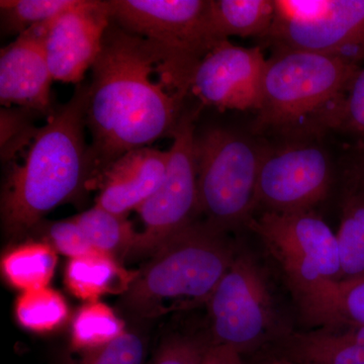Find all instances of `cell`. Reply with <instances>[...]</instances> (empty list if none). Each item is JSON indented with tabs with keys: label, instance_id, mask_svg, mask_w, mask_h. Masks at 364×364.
I'll list each match as a JSON object with an SVG mask.
<instances>
[{
	"label": "cell",
	"instance_id": "1",
	"mask_svg": "<svg viewBox=\"0 0 364 364\" xmlns=\"http://www.w3.org/2000/svg\"><path fill=\"white\" fill-rule=\"evenodd\" d=\"M91 72L85 121L97 181L126 153L172 138L195 69L112 21Z\"/></svg>",
	"mask_w": 364,
	"mask_h": 364
},
{
	"label": "cell",
	"instance_id": "2",
	"mask_svg": "<svg viewBox=\"0 0 364 364\" xmlns=\"http://www.w3.org/2000/svg\"><path fill=\"white\" fill-rule=\"evenodd\" d=\"M87 85H76L66 104L1 147L4 181L1 223L9 237L35 230L52 210L77 198L97 181L86 142Z\"/></svg>",
	"mask_w": 364,
	"mask_h": 364
},
{
	"label": "cell",
	"instance_id": "3",
	"mask_svg": "<svg viewBox=\"0 0 364 364\" xmlns=\"http://www.w3.org/2000/svg\"><path fill=\"white\" fill-rule=\"evenodd\" d=\"M226 233L205 221L182 228L136 272L122 306L148 320L207 305L236 256Z\"/></svg>",
	"mask_w": 364,
	"mask_h": 364
},
{
	"label": "cell",
	"instance_id": "4",
	"mask_svg": "<svg viewBox=\"0 0 364 364\" xmlns=\"http://www.w3.org/2000/svg\"><path fill=\"white\" fill-rule=\"evenodd\" d=\"M360 63L331 55L277 49L267 60L256 129L318 132L338 128Z\"/></svg>",
	"mask_w": 364,
	"mask_h": 364
},
{
	"label": "cell",
	"instance_id": "5",
	"mask_svg": "<svg viewBox=\"0 0 364 364\" xmlns=\"http://www.w3.org/2000/svg\"><path fill=\"white\" fill-rule=\"evenodd\" d=\"M277 261L311 325L334 324L335 294L342 282L337 236L313 210L263 212L246 225Z\"/></svg>",
	"mask_w": 364,
	"mask_h": 364
},
{
	"label": "cell",
	"instance_id": "6",
	"mask_svg": "<svg viewBox=\"0 0 364 364\" xmlns=\"http://www.w3.org/2000/svg\"><path fill=\"white\" fill-rule=\"evenodd\" d=\"M198 215L228 232L247 225L256 208L263 150L247 136L224 126L196 127Z\"/></svg>",
	"mask_w": 364,
	"mask_h": 364
},
{
	"label": "cell",
	"instance_id": "7",
	"mask_svg": "<svg viewBox=\"0 0 364 364\" xmlns=\"http://www.w3.org/2000/svg\"><path fill=\"white\" fill-rule=\"evenodd\" d=\"M210 340L242 356L272 346L287 332L280 328L265 273L247 252H238L208 299Z\"/></svg>",
	"mask_w": 364,
	"mask_h": 364
},
{
	"label": "cell",
	"instance_id": "8",
	"mask_svg": "<svg viewBox=\"0 0 364 364\" xmlns=\"http://www.w3.org/2000/svg\"><path fill=\"white\" fill-rule=\"evenodd\" d=\"M109 6L112 21L123 30L159 46L195 70L223 41L213 26L210 0H109Z\"/></svg>",
	"mask_w": 364,
	"mask_h": 364
},
{
	"label": "cell",
	"instance_id": "9",
	"mask_svg": "<svg viewBox=\"0 0 364 364\" xmlns=\"http://www.w3.org/2000/svg\"><path fill=\"white\" fill-rule=\"evenodd\" d=\"M198 109L184 111L169 148V161L161 186L136 210L143 230L138 232L130 258H149L158 248L198 215V179L193 140Z\"/></svg>",
	"mask_w": 364,
	"mask_h": 364
},
{
	"label": "cell",
	"instance_id": "10",
	"mask_svg": "<svg viewBox=\"0 0 364 364\" xmlns=\"http://www.w3.org/2000/svg\"><path fill=\"white\" fill-rule=\"evenodd\" d=\"M331 181V162L326 151L317 145L299 143L263 150L256 208L273 213L313 210L325 200Z\"/></svg>",
	"mask_w": 364,
	"mask_h": 364
},
{
	"label": "cell",
	"instance_id": "11",
	"mask_svg": "<svg viewBox=\"0 0 364 364\" xmlns=\"http://www.w3.org/2000/svg\"><path fill=\"white\" fill-rule=\"evenodd\" d=\"M267 62L259 47L222 41L196 67L191 93L220 111H258Z\"/></svg>",
	"mask_w": 364,
	"mask_h": 364
},
{
	"label": "cell",
	"instance_id": "12",
	"mask_svg": "<svg viewBox=\"0 0 364 364\" xmlns=\"http://www.w3.org/2000/svg\"><path fill=\"white\" fill-rule=\"evenodd\" d=\"M111 21L109 0H78L53 20L46 53L54 81L80 85L102 52Z\"/></svg>",
	"mask_w": 364,
	"mask_h": 364
},
{
	"label": "cell",
	"instance_id": "13",
	"mask_svg": "<svg viewBox=\"0 0 364 364\" xmlns=\"http://www.w3.org/2000/svg\"><path fill=\"white\" fill-rule=\"evenodd\" d=\"M277 49L301 50L364 61V0H329L311 20L273 21L267 36Z\"/></svg>",
	"mask_w": 364,
	"mask_h": 364
},
{
	"label": "cell",
	"instance_id": "14",
	"mask_svg": "<svg viewBox=\"0 0 364 364\" xmlns=\"http://www.w3.org/2000/svg\"><path fill=\"white\" fill-rule=\"evenodd\" d=\"M52 21L28 28L0 51L2 107H21L46 117L54 112L51 105L54 79L46 53Z\"/></svg>",
	"mask_w": 364,
	"mask_h": 364
},
{
	"label": "cell",
	"instance_id": "15",
	"mask_svg": "<svg viewBox=\"0 0 364 364\" xmlns=\"http://www.w3.org/2000/svg\"><path fill=\"white\" fill-rule=\"evenodd\" d=\"M168 161L169 150L150 146L126 153L98 176L95 205L119 215L138 210L161 186Z\"/></svg>",
	"mask_w": 364,
	"mask_h": 364
},
{
	"label": "cell",
	"instance_id": "16",
	"mask_svg": "<svg viewBox=\"0 0 364 364\" xmlns=\"http://www.w3.org/2000/svg\"><path fill=\"white\" fill-rule=\"evenodd\" d=\"M272 346L296 364H364V326L340 323L289 331Z\"/></svg>",
	"mask_w": 364,
	"mask_h": 364
},
{
	"label": "cell",
	"instance_id": "17",
	"mask_svg": "<svg viewBox=\"0 0 364 364\" xmlns=\"http://www.w3.org/2000/svg\"><path fill=\"white\" fill-rule=\"evenodd\" d=\"M136 272L124 269L116 258L93 252L70 259L65 269L67 289L76 298L90 303L105 294H124L135 279Z\"/></svg>",
	"mask_w": 364,
	"mask_h": 364
},
{
	"label": "cell",
	"instance_id": "18",
	"mask_svg": "<svg viewBox=\"0 0 364 364\" xmlns=\"http://www.w3.org/2000/svg\"><path fill=\"white\" fill-rule=\"evenodd\" d=\"M342 280L364 277V177L352 169L336 234Z\"/></svg>",
	"mask_w": 364,
	"mask_h": 364
},
{
	"label": "cell",
	"instance_id": "19",
	"mask_svg": "<svg viewBox=\"0 0 364 364\" xmlns=\"http://www.w3.org/2000/svg\"><path fill=\"white\" fill-rule=\"evenodd\" d=\"M57 262L56 249L49 242H26L4 253L1 272L9 286L25 293L48 287Z\"/></svg>",
	"mask_w": 364,
	"mask_h": 364
},
{
	"label": "cell",
	"instance_id": "20",
	"mask_svg": "<svg viewBox=\"0 0 364 364\" xmlns=\"http://www.w3.org/2000/svg\"><path fill=\"white\" fill-rule=\"evenodd\" d=\"M275 16L274 0H210V18L220 39L267 38Z\"/></svg>",
	"mask_w": 364,
	"mask_h": 364
},
{
	"label": "cell",
	"instance_id": "21",
	"mask_svg": "<svg viewBox=\"0 0 364 364\" xmlns=\"http://www.w3.org/2000/svg\"><path fill=\"white\" fill-rule=\"evenodd\" d=\"M73 219L95 250L116 259L130 258L138 239V232L126 215L112 214L95 205Z\"/></svg>",
	"mask_w": 364,
	"mask_h": 364
},
{
	"label": "cell",
	"instance_id": "22",
	"mask_svg": "<svg viewBox=\"0 0 364 364\" xmlns=\"http://www.w3.org/2000/svg\"><path fill=\"white\" fill-rule=\"evenodd\" d=\"M14 312L23 329L46 334L65 324L70 311L61 294L44 287L21 293L14 303Z\"/></svg>",
	"mask_w": 364,
	"mask_h": 364
},
{
	"label": "cell",
	"instance_id": "23",
	"mask_svg": "<svg viewBox=\"0 0 364 364\" xmlns=\"http://www.w3.org/2000/svg\"><path fill=\"white\" fill-rule=\"evenodd\" d=\"M124 332L123 320L111 306L100 301H90L79 309L72 322V349L85 350L102 346Z\"/></svg>",
	"mask_w": 364,
	"mask_h": 364
},
{
	"label": "cell",
	"instance_id": "24",
	"mask_svg": "<svg viewBox=\"0 0 364 364\" xmlns=\"http://www.w3.org/2000/svg\"><path fill=\"white\" fill-rule=\"evenodd\" d=\"M78 0H1L0 23L6 36L21 35L48 23L77 4Z\"/></svg>",
	"mask_w": 364,
	"mask_h": 364
},
{
	"label": "cell",
	"instance_id": "25",
	"mask_svg": "<svg viewBox=\"0 0 364 364\" xmlns=\"http://www.w3.org/2000/svg\"><path fill=\"white\" fill-rule=\"evenodd\" d=\"M145 358L146 345L142 337L126 331L102 346L72 351L63 364H145Z\"/></svg>",
	"mask_w": 364,
	"mask_h": 364
},
{
	"label": "cell",
	"instance_id": "26",
	"mask_svg": "<svg viewBox=\"0 0 364 364\" xmlns=\"http://www.w3.org/2000/svg\"><path fill=\"white\" fill-rule=\"evenodd\" d=\"M210 337L173 335L164 340L151 364H203Z\"/></svg>",
	"mask_w": 364,
	"mask_h": 364
},
{
	"label": "cell",
	"instance_id": "27",
	"mask_svg": "<svg viewBox=\"0 0 364 364\" xmlns=\"http://www.w3.org/2000/svg\"><path fill=\"white\" fill-rule=\"evenodd\" d=\"M364 326V277L342 280L335 294L334 324Z\"/></svg>",
	"mask_w": 364,
	"mask_h": 364
},
{
	"label": "cell",
	"instance_id": "28",
	"mask_svg": "<svg viewBox=\"0 0 364 364\" xmlns=\"http://www.w3.org/2000/svg\"><path fill=\"white\" fill-rule=\"evenodd\" d=\"M47 234L53 247L70 259L97 252L73 218L52 223L48 227Z\"/></svg>",
	"mask_w": 364,
	"mask_h": 364
},
{
	"label": "cell",
	"instance_id": "29",
	"mask_svg": "<svg viewBox=\"0 0 364 364\" xmlns=\"http://www.w3.org/2000/svg\"><path fill=\"white\" fill-rule=\"evenodd\" d=\"M338 128L364 136V67L356 73L345 97Z\"/></svg>",
	"mask_w": 364,
	"mask_h": 364
},
{
	"label": "cell",
	"instance_id": "30",
	"mask_svg": "<svg viewBox=\"0 0 364 364\" xmlns=\"http://www.w3.org/2000/svg\"><path fill=\"white\" fill-rule=\"evenodd\" d=\"M36 116L41 114L21 107H2L0 112L1 147L33 126V119Z\"/></svg>",
	"mask_w": 364,
	"mask_h": 364
},
{
	"label": "cell",
	"instance_id": "31",
	"mask_svg": "<svg viewBox=\"0 0 364 364\" xmlns=\"http://www.w3.org/2000/svg\"><path fill=\"white\" fill-rule=\"evenodd\" d=\"M203 364H247L236 350L225 345H210Z\"/></svg>",
	"mask_w": 364,
	"mask_h": 364
},
{
	"label": "cell",
	"instance_id": "32",
	"mask_svg": "<svg viewBox=\"0 0 364 364\" xmlns=\"http://www.w3.org/2000/svg\"><path fill=\"white\" fill-rule=\"evenodd\" d=\"M247 364H296L274 350L260 351L253 354Z\"/></svg>",
	"mask_w": 364,
	"mask_h": 364
},
{
	"label": "cell",
	"instance_id": "33",
	"mask_svg": "<svg viewBox=\"0 0 364 364\" xmlns=\"http://www.w3.org/2000/svg\"><path fill=\"white\" fill-rule=\"evenodd\" d=\"M355 168L358 169L364 177V154L363 157H361V159L359 160L358 165H355Z\"/></svg>",
	"mask_w": 364,
	"mask_h": 364
}]
</instances>
